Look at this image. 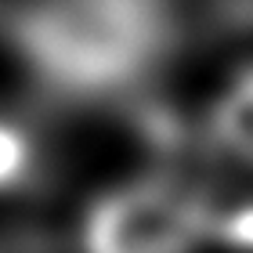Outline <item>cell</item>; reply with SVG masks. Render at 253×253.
Listing matches in <instances>:
<instances>
[{"label": "cell", "instance_id": "1", "mask_svg": "<svg viewBox=\"0 0 253 253\" xmlns=\"http://www.w3.org/2000/svg\"><path fill=\"white\" fill-rule=\"evenodd\" d=\"M22 40L65 87H116L163 47L167 11L163 0H37Z\"/></svg>", "mask_w": 253, "mask_h": 253}, {"label": "cell", "instance_id": "2", "mask_svg": "<svg viewBox=\"0 0 253 253\" xmlns=\"http://www.w3.org/2000/svg\"><path fill=\"white\" fill-rule=\"evenodd\" d=\"M199 217L163 188H134L101 203L90 221V253H185Z\"/></svg>", "mask_w": 253, "mask_h": 253}, {"label": "cell", "instance_id": "3", "mask_svg": "<svg viewBox=\"0 0 253 253\" xmlns=\"http://www.w3.org/2000/svg\"><path fill=\"white\" fill-rule=\"evenodd\" d=\"M217 130L235 152L253 159V76L239 80L217 109Z\"/></svg>", "mask_w": 253, "mask_h": 253}, {"label": "cell", "instance_id": "4", "mask_svg": "<svg viewBox=\"0 0 253 253\" xmlns=\"http://www.w3.org/2000/svg\"><path fill=\"white\" fill-rule=\"evenodd\" d=\"M26 163H29V148L22 141V134L0 123V185L18 181L26 174Z\"/></svg>", "mask_w": 253, "mask_h": 253}, {"label": "cell", "instance_id": "5", "mask_svg": "<svg viewBox=\"0 0 253 253\" xmlns=\"http://www.w3.org/2000/svg\"><path fill=\"white\" fill-rule=\"evenodd\" d=\"M228 239H232L235 246H243V250H253V206L243 213H235L232 221H228Z\"/></svg>", "mask_w": 253, "mask_h": 253}]
</instances>
